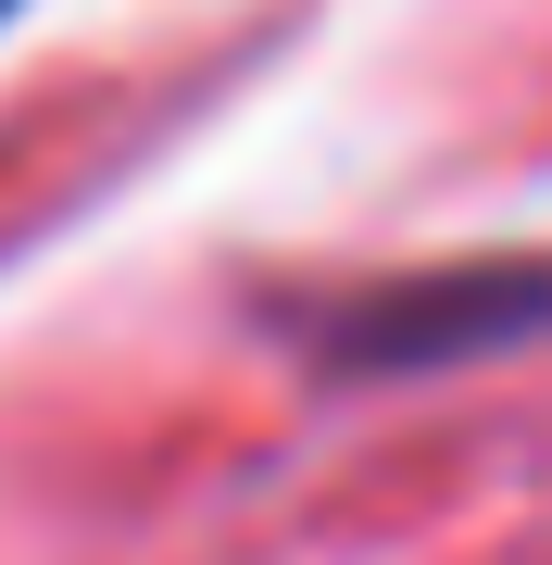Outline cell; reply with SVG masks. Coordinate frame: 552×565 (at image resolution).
Segmentation results:
<instances>
[{
  "label": "cell",
  "instance_id": "cell-1",
  "mask_svg": "<svg viewBox=\"0 0 552 565\" xmlns=\"http://www.w3.org/2000/svg\"><path fill=\"white\" fill-rule=\"evenodd\" d=\"M552 327V264H452V277H402L327 315V364H465Z\"/></svg>",
  "mask_w": 552,
  "mask_h": 565
},
{
  "label": "cell",
  "instance_id": "cell-2",
  "mask_svg": "<svg viewBox=\"0 0 552 565\" xmlns=\"http://www.w3.org/2000/svg\"><path fill=\"white\" fill-rule=\"evenodd\" d=\"M0 13H13V0H0Z\"/></svg>",
  "mask_w": 552,
  "mask_h": 565
}]
</instances>
